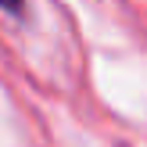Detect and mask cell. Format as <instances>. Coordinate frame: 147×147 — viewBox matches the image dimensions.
Segmentation results:
<instances>
[{
	"label": "cell",
	"instance_id": "cell-1",
	"mask_svg": "<svg viewBox=\"0 0 147 147\" xmlns=\"http://www.w3.org/2000/svg\"><path fill=\"white\" fill-rule=\"evenodd\" d=\"M22 4H25V0H0V7H4V11H11V14H18Z\"/></svg>",
	"mask_w": 147,
	"mask_h": 147
}]
</instances>
